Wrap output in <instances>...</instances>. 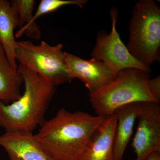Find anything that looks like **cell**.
Returning <instances> with one entry per match:
<instances>
[{
  "label": "cell",
  "instance_id": "cell-16",
  "mask_svg": "<svg viewBox=\"0 0 160 160\" xmlns=\"http://www.w3.org/2000/svg\"><path fill=\"white\" fill-rule=\"evenodd\" d=\"M148 89L150 93L158 101L160 102V77H156L148 81Z\"/></svg>",
  "mask_w": 160,
  "mask_h": 160
},
{
  "label": "cell",
  "instance_id": "cell-3",
  "mask_svg": "<svg viewBox=\"0 0 160 160\" xmlns=\"http://www.w3.org/2000/svg\"><path fill=\"white\" fill-rule=\"evenodd\" d=\"M149 73L134 68L118 72L109 84L89 92V101L97 115L107 118L120 107L134 102L158 103L148 89Z\"/></svg>",
  "mask_w": 160,
  "mask_h": 160
},
{
  "label": "cell",
  "instance_id": "cell-12",
  "mask_svg": "<svg viewBox=\"0 0 160 160\" xmlns=\"http://www.w3.org/2000/svg\"><path fill=\"white\" fill-rule=\"evenodd\" d=\"M19 24L18 16L11 6L10 2L0 0V44L12 68L17 69L15 58L17 41L14 30Z\"/></svg>",
  "mask_w": 160,
  "mask_h": 160
},
{
  "label": "cell",
  "instance_id": "cell-17",
  "mask_svg": "<svg viewBox=\"0 0 160 160\" xmlns=\"http://www.w3.org/2000/svg\"><path fill=\"white\" fill-rule=\"evenodd\" d=\"M146 160H160V152H155L149 155Z\"/></svg>",
  "mask_w": 160,
  "mask_h": 160
},
{
  "label": "cell",
  "instance_id": "cell-7",
  "mask_svg": "<svg viewBox=\"0 0 160 160\" xmlns=\"http://www.w3.org/2000/svg\"><path fill=\"white\" fill-rule=\"evenodd\" d=\"M138 123L132 146L135 160H146L155 152H160V105L145 102L140 105Z\"/></svg>",
  "mask_w": 160,
  "mask_h": 160
},
{
  "label": "cell",
  "instance_id": "cell-11",
  "mask_svg": "<svg viewBox=\"0 0 160 160\" xmlns=\"http://www.w3.org/2000/svg\"><path fill=\"white\" fill-rule=\"evenodd\" d=\"M141 103L127 104L120 107L115 112L117 116L113 143L115 160H123L125 150L132 134Z\"/></svg>",
  "mask_w": 160,
  "mask_h": 160
},
{
  "label": "cell",
  "instance_id": "cell-15",
  "mask_svg": "<svg viewBox=\"0 0 160 160\" xmlns=\"http://www.w3.org/2000/svg\"><path fill=\"white\" fill-rule=\"evenodd\" d=\"M87 2V0H42L37 10L33 15L32 25L36 26L35 21L40 17L57 10L62 6L66 5H76L82 8Z\"/></svg>",
  "mask_w": 160,
  "mask_h": 160
},
{
  "label": "cell",
  "instance_id": "cell-4",
  "mask_svg": "<svg viewBox=\"0 0 160 160\" xmlns=\"http://www.w3.org/2000/svg\"><path fill=\"white\" fill-rule=\"evenodd\" d=\"M129 32L126 46L135 58L149 67L159 62L160 9L153 0H141L135 6Z\"/></svg>",
  "mask_w": 160,
  "mask_h": 160
},
{
  "label": "cell",
  "instance_id": "cell-2",
  "mask_svg": "<svg viewBox=\"0 0 160 160\" xmlns=\"http://www.w3.org/2000/svg\"><path fill=\"white\" fill-rule=\"evenodd\" d=\"M24 93L10 104L0 102V126L6 132H32L45 122V114L55 92L34 72L19 64Z\"/></svg>",
  "mask_w": 160,
  "mask_h": 160
},
{
  "label": "cell",
  "instance_id": "cell-8",
  "mask_svg": "<svg viewBox=\"0 0 160 160\" xmlns=\"http://www.w3.org/2000/svg\"><path fill=\"white\" fill-rule=\"evenodd\" d=\"M65 61L72 78L85 83L89 92H93L112 82L116 74L106 63L92 58L85 60L66 52Z\"/></svg>",
  "mask_w": 160,
  "mask_h": 160
},
{
  "label": "cell",
  "instance_id": "cell-6",
  "mask_svg": "<svg viewBox=\"0 0 160 160\" xmlns=\"http://www.w3.org/2000/svg\"><path fill=\"white\" fill-rule=\"evenodd\" d=\"M111 30L99 32L96 42L90 56L106 63L116 74L122 69L134 68L147 73L151 72L150 67L144 65L135 58L129 52L121 40L116 28L118 11L115 8L110 9Z\"/></svg>",
  "mask_w": 160,
  "mask_h": 160
},
{
  "label": "cell",
  "instance_id": "cell-5",
  "mask_svg": "<svg viewBox=\"0 0 160 160\" xmlns=\"http://www.w3.org/2000/svg\"><path fill=\"white\" fill-rule=\"evenodd\" d=\"M15 54L20 65L34 72L49 86L56 87L73 79L67 69L62 44L51 46L44 41L39 45L17 41Z\"/></svg>",
  "mask_w": 160,
  "mask_h": 160
},
{
  "label": "cell",
  "instance_id": "cell-9",
  "mask_svg": "<svg viewBox=\"0 0 160 160\" xmlns=\"http://www.w3.org/2000/svg\"><path fill=\"white\" fill-rule=\"evenodd\" d=\"M0 146L10 160H55L41 147L32 132H6L0 136Z\"/></svg>",
  "mask_w": 160,
  "mask_h": 160
},
{
  "label": "cell",
  "instance_id": "cell-1",
  "mask_svg": "<svg viewBox=\"0 0 160 160\" xmlns=\"http://www.w3.org/2000/svg\"><path fill=\"white\" fill-rule=\"evenodd\" d=\"M106 118L60 109L46 121L35 138L55 160H77Z\"/></svg>",
  "mask_w": 160,
  "mask_h": 160
},
{
  "label": "cell",
  "instance_id": "cell-13",
  "mask_svg": "<svg viewBox=\"0 0 160 160\" xmlns=\"http://www.w3.org/2000/svg\"><path fill=\"white\" fill-rule=\"evenodd\" d=\"M23 78L10 65L0 44V102L6 104L14 102L22 95L20 88Z\"/></svg>",
  "mask_w": 160,
  "mask_h": 160
},
{
  "label": "cell",
  "instance_id": "cell-14",
  "mask_svg": "<svg viewBox=\"0 0 160 160\" xmlns=\"http://www.w3.org/2000/svg\"><path fill=\"white\" fill-rule=\"evenodd\" d=\"M11 6L18 16L19 24L15 37L18 38L26 33L28 36L38 40L41 37V31L38 25L32 26L36 1L34 0H12L10 2Z\"/></svg>",
  "mask_w": 160,
  "mask_h": 160
},
{
  "label": "cell",
  "instance_id": "cell-10",
  "mask_svg": "<svg viewBox=\"0 0 160 160\" xmlns=\"http://www.w3.org/2000/svg\"><path fill=\"white\" fill-rule=\"evenodd\" d=\"M117 116L106 118L77 160H115L113 143Z\"/></svg>",
  "mask_w": 160,
  "mask_h": 160
}]
</instances>
